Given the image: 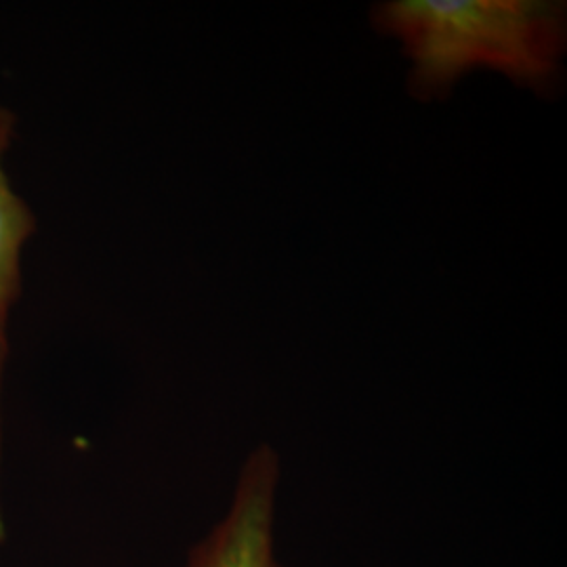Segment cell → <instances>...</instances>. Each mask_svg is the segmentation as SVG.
Returning a JSON list of instances; mask_svg holds the SVG:
<instances>
[{
  "instance_id": "1",
  "label": "cell",
  "mask_w": 567,
  "mask_h": 567,
  "mask_svg": "<svg viewBox=\"0 0 567 567\" xmlns=\"http://www.w3.org/2000/svg\"><path fill=\"white\" fill-rule=\"evenodd\" d=\"M412 60L408 89L440 100L475 68H492L540 95L564 74L566 9L538 0H398L372 11Z\"/></svg>"
},
{
  "instance_id": "2",
  "label": "cell",
  "mask_w": 567,
  "mask_h": 567,
  "mask_svg": "<svg viewBox=\"0 0 567 567\" xmlns=\"http://www.w3.org/2000/svg\"><path fill=\"white\" fill-rule=\"evenodd\" d=\"M278 484L276 450L255 447L240 468L229 511L189 553L185 567H271Z\"/></svg>"
},
{
  "instance_id": "3",
  "label": "cell",
  "mask_w": 567,
  "mask_h": 567,
  "mask_svg": "<svg viewBox=\"0 0 567 567\" xmlns=\"http://www.w3.org/2000/svg\"><path fill=\"white\" fill-rule=\"evenodd\" d=\"M13 114L0 110V374L7 358V318L13 301L20 297L21 248L34 234L32 210L11 189L2 168V154L13 133Z\"/></svg>"
},
{
  "instance_id": "4",
  "label": "cell",
  "mask_w": 567,
  "mask_h": 567,
  "mask_svg": "<svg viewBox=\"0 0 567 567\" xmlns=\"http://www.w3.org/2000/svg\"><path fill=\"white\" fill-rule=\"evenodd\" d=\"M271 567H280V566H278V561H274V564H271Z\"/></svg>"
}]
</instances>
